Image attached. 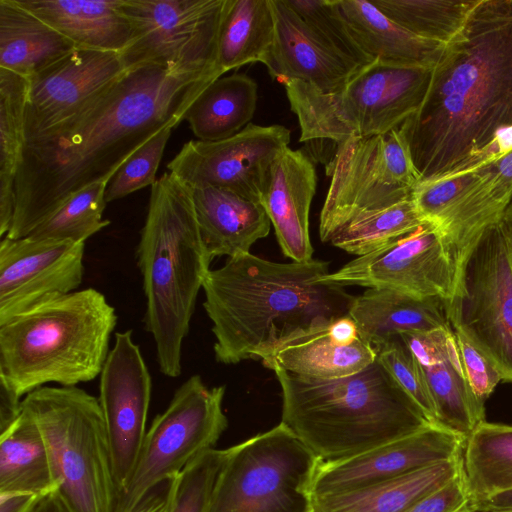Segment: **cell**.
Listing matches in <instances>:
<instances>
[{
  "instance_id": "1",
  "label": "cell",
  "mask_w": 512,
  "mask_h": 512,
  "mask_svg": "<svg viewBox=\"0 0 512 512\" xmlns=\"http://www.w3.org/2000/svg\"><path fill=\"white\" fill-rule=\"evenodd\" d=\"M220 72L161 65L128 70L72 118L27 139L14 188V216L5 237H27L69 197L109 182L156 133L176 127Z\"/></svg>"
},
{
  "instance_id": "2",
  "label": "cell",
  "mask_w": 512,
  "mask_h": 512,
  "mask_svg": "<svg viewBox=\"0 0 512 512\" xmlns=\"http://www.w3.org/2000/svg\"><path fill=\"white\" fill-rule=\"evenodd\" d=\"M511 126L512 0H480L399 129L420 182H430L476 158Z\"/></svg>"
},
{
  "instance_id": "3",
  "label": "cell",
  "mask_w": 512,
  "mask_h": 512,
  "mask_svg": "<svg viewBox=\"0 0 512 512\" xmlns=\"http://www.w3.org/2000/svg\"><path fill=\"white\" fill-rule=\"evenodd\" d=\"M329 263H277L251 253L228 258L203 282L215 359L236 364L269 357L288 340L349 315L355 296L325 281Z\"/></svg>"
},
{
  "instance_id": "4",
  "label": "cell",
  "mask_w": 512,
  "mask_h": 512,
  "mask_svg": "<svg viewBox=\"0 0 512 512\" xmlns=\"http://www.w3.org/2000/svg\"><path fill=\"white\" fill-rule=\"evenodd\" d=\"M272 370L281 387V423L321 462L354 457L433 424L377 357L331 380Z\"/></svg>"
},
{
  "instance_id": "5",
  "label": "cell",
  "mask_w": 512,
  "mask_h": 512,
  "mask_svg": "<svg viewBox=\"0 0 512 512\" xmlns=\"http://www.w3.org/2000/svg\"><path fill=\"white\" fill-rule=\"evenodd\" d=\"M146 309L160 372L178 377L182 346L211 259L201 239L190 189L169 172L151 186L136 248Z\"/></svg>"
},
{
  "instance_id": "6",
  "label": "cell",
  "mask_w": 512,
  "mask_h": 512,
  "mask_svg": "<svg viewBox=\"0 0 512 512\" xmlns=\"http://www.w3.org/2000/svg\"><path fill=\"white\" fill-rule=\"evenodd\" d=\"M116 324L115 308L94 288L38 306L0 326V379L20 397L47 383L92 381Z\"/></svg>"
},
{
  "instance_id": "7",
  "label": "cell",
  "mask_w": 512,
  "mask_h": 512,
  "mask_svg": "<svg viewBox=\"0 0 512 512\" xmlns=\"http://www.w3.org/2000/svg\"><path fill=\"white\" fill-rule=\"evenodd\" d=\"M432 69L375 60L332 93L286 81V95L301 130L299 140L334 147L350 138L399 128L422 103Z\"/></svg>"
},
{
  "instance_id": "8",
  "label": "cell",
  "mask_w": 512,
  "mask_h": 512,
  "mask_svg": "<svg viewBox=\"0 0 512 512\" xmlns=\"http://www.w3.org/2000/svg\"><path fill=\"white\" fill-rule=\"evenodd\" d=\"M22 408L43 434L70 512H115L119 492L98 398L76 386H43L24 397Z\"/></svg>"
},
{
  "instance_id": "9",
  "label": "cell",
  "mask_w": 512,
  "mask_h": 512,
  "mask_svg": "<svg viewBox=\"0 0 512 512\" xmlns=\"http://www.w3.org/2000/svg\"><path fill=\"white\" fill-rule=\"evenodd\" d=\"M320 462L280 422L228 448L208 512H313Z\"/></svg>"
},
{
  "instance_id": "10",
  "label": "cell",
  "mask_w": 512,
  "mask_h": 512,
  "mask_svg": "<svg viewBox=\"0 0 512 512\" xmlns=\"http://www.w3.org/2000/svg\"><path fill=\"white\" fill-rule=\"evenodd\" d=\"M444 304L452 328L512 383V255L501 219L467 248Z\"/></svg>"
},
{
  "instance_id": "11",
  "label": "cell",
  "mask_w": 512,
  "mask_h": 512,
  "mask_svg": "<svg viewBox=\"0 0 512 512\" xmlns=\"http://www.w3.org/2000/svg\"><path fill=\"white\" fill-rule=\"evenodd\" d=\"M326 171L330 184L320 213L322 242L362 214L412 199L420 182L399 128L335 145Z\"/></svg>"
},
{
  "instance_id": "12",
  "label": "cell",
  "mask_w": 512,
  "mask_h": 512,
  "mask_svg": "<svg viewBox=\"0 0 512 512\" xmlns=\"http://www.w3.org/2000/svg\"><path fill=\"white\" fill-rule=\"evenodd\" d=\"M224 395L225 386L210 388L197 374L177 388L168 407L147 430L115 512H131L153 487L177 476L198 455L214 448L228 426Z\"/></svg>"
},
{
  "instance_id": "13",
  "label": "cell",
  "mask_w": 512,
  "mask_h": 512,
  "mask_svg": "<svg viewBox=\"0 0 512 512\" xmlns=\"http://www.w3.org/2000/svg\"><path fill=\"white\" fill-rule=\"evenodd\" d=\"M226 0H122L133 30L120 53L128 70L161 65L183 71L222 72L218 36Z\"/></svg>"
},
{
  "instance_id": "14",
  "label": "cell",
  "mask_w": 512,
  "mask_h": 512,
  "mask_svg": "<svg viewBox=\"0 0 512 512\" xmlns=\"http://www.w3.org/2000/svg\"><path fill=\"white\" fill-rule=\"evenodd\" d=\"M290 137L282 125L249 123L226 139L189 140L167 168L189 188L216 187L260 202L271 166Z\"/></svg>"
},
{
  "instance_id": "15",
  "label": "cell",
  "mask_w": 512,
  "mask_h": 512,
  "mask_svg": "<svg viewBox=\"0 0 512 512\" xmlns=\"http://www.w3.org/2000/svg\"><path fill=\"white\" fill-rule=\"evenodd\" d=\"M454 278L455 267L441 233L425 221L322 279L341 285L394 289L445 302L452 294Z\"/></svg>"
},
{
  "instance_id": "16",
  "label": "cell",
  "mask_w": 512,
  "mask_h": 512,
  "mask_svg": "<svg viewBox=\"0 0 512 512\" xmlns=\"http://www.w3.org/2000/svg\"><path fill=\"white\" fill-rule=\"evenodd\" d=\"M152 379L132 331L116 332L100 374L99 403L119 495L127 486L146 435Z\"/></svg>"
},
{
  "instance_id": "17",
  "label": "cell",
  "mask_w": 512,
  "mask_h": 512,
  "mask_svg": "<svg viewBox=\"0 0 512 512\" xmlns=\"http://www.w3.org/2000/svg\"><path fill=\"white\" fill-rule=\"evenodd\" d=\"M85 243L1 238L0 326L47 302L77 291Z\"/></svg>"
},
{
  "instance_id": "18",
  "label": "cell",
  "mask_w": 512,
  "mask_h": 512,
  "mask_svg": "<svg viewBox=\"0 0 512 512\" xmlns=\"http://www.w3.org/2000/svg\"><path fill=\"white\" fill-rule=\"evenodd\" d=\"M127 72L118 52L75 48L31 77L26 140L83 111Z\"/></svg>"
},
{
  "instance_id": "19",
  "label": "cell",
  "mask_w": 512,
  "mask_h": 512,
  "mask_svg": "<svg viewBox=\"0 0 512 512\" xmlns=\"http://www.w3.org/2000/svg\"><path fill=\"white\" fill-rule=\"evenodd\" d=\"M466 438L432 424L416 433L335 462H320L313 496L360 489L463 454Z\"/></svg>"
},
{
  "instance_id": "20",
  "label": "cell",
  "mask_w": 512,
  "mask_h": 512,
  "mask_svg": "<svg viewBox=\"0 0 512 512\" xmlns=\"http://www.w3.org/2000/svg\"><path fill=\"white\" fill-rule=\"evenodd\" d=\"M415 356L431 398L438 424L466 439L485 422L484 402L470 387L452 326L399 335Z\"/></svg>"
},
{
  "instance_id": "21",
  "label": "cell",
  "mask_w": 512,
  "mask_h": 512,
  "mask_svg": "<svg viewBox=\"0 0 512 512\" xmlns=\"http://www.w3.org/2000/svg\"><path fill=\"white\" fill-rule=\"evenodd\" d=\"M271 5L275 38L263 64L273 80L301 81L322 93H332L361 70L334 53L285 0H271Z\"/></svg>"
},
{
  "instance_id": "22",
  "label": "cell",
  "mask_w": 512,
  "mask_h": 512,
  "mask_svg": "<svg viewBox=\"0 0 512 512\" xmlns=\"http://www.w3.org/2000/svg\"><path fill=\"white\" fill-rule=\"evenodd\" d=\"M316 185L312 160L287 147L274 160L260 197L282 252L295 262L312 260L309 211Z\"/></svg>"
},
{
  "instance_id": "23",
  "label": "cell",
  "mask_w": 512,
  "mask_h": 512,
  "mask_svg": "<svg viewBox=\"0 0 512 512\" xmlns=\"http://www.w3.org/2000/svg\"><path fill=\"white\" fill-rule=\"evenodd\" d=\"M376 357L346 315L288 340L262 363L271 370L278 366L303 377L331 380L359 372Z\"/></svg>"
},
{
  "instance_id": "24",
  "label": "cell",
  "mask_w": 512,
  "mask_h": 512,
  "mask_svg": "<svg viewBox=\"0 0 512 512\" xmlns=\"http://www.w3.org/2000/svg\"><path fill=\"white\" fill-rule=\"evenodd\" d=\"M189 189L201 239L211 260L250 253L252 245L268 235L271 222L259 201L216 187Z\"/></svg>"
},
{
  "instance_id": "25",
  "label": "cell",
  "mask_w": 512,
  "mask_h": 512,
  "mask_svg": "<svg viewBox=\"0 0 512 512\" xmlns=\"http://www.w3.org/2000/svg\"><path fill=\"white\" fill-rule=\"evenodd\" d=\"M480 177L433 223L455 266L471 243L501 219L512 200V149L478 169Z\"/></svg>"
},
{
  "instance_id": "26",
  "label": "cell",
  "mask_w": 512,
  "mask_h": 512,
  "mask_svg": "<svg viewBox=\"0 0 512 512\" xmlns=\"http://www.w3.org/2000/svg\"><path fill=\"white\" fill-rule=\"evenodd\" d=\"M360 336L374 348L407 332L451 326L444 301L388 288H368L349 310Z\"/></svg>"
},
{
  "instance_id": "27",
  "label": "cell",
  "mask_w": 512,
  "mask_h": 512,
  "mask_svg": "<svg viewBox=\"0 0 512 512\" xmlns=\"http://www.w3.org/2000/svg\"><path fill=\"white\" fill-rule=\"evenodd\" d=\"M77 48L121 53L131 42L132 25L122 0H16Z\"/></svg>"
},
{
  "instance_id": "28",
  "label": "cell",
  "mask_w": 512,
  "mask_h": 512,
  "mask_svg": "<svg viewBox=\"0 0 512 512\" xmlns=\"http://www.w3.org/2000/svg\"><path fill=\"white\" fill-rule=\"evenodd\" d=\"M333 2L355 41L373 61L432 69L444 51L445 44L412 33L383 14L371 1Z\"/></svg>"
},
{
  "instance_id": "29",
  "label": "cell",
  "mask_w": 512,
  "mask_h": 512,
  "mask_svg": "<svg viewBox=\"0 0 512 512\" xmlns=\"http://www.w3.org/2000/svg\"><path fill=\"white\" fill-rule=\"evenodd\" d=\"M462 470L463 454L360 489L313 496V512H405Z\"/></svg>"
},
{
  "instance_id": "30",
  "label": "cell",
  "mask_w": 512,
  "mask_h": 512,
  "mask_svg": "<svg viewBox=\"0 0 512 512\" xmlns=\"http://www.w3.org/2000/svg\"><path fill=\"white\" fill-rule=\"evenodd\" d=\"M75 48L16 0H0V68L30 79Z\"/></svg>"
},
{
  "instance_id": "31",
  "label": "cell",
  "mask_w": 512,
  "mask_h": 512,
  "mask_svg": "<svg viewBox=\"0 0 512 512\" xmlns=\"http://www.w3.org/2000/svg\"><path fill=\"white\" fill-rule=\"evenodd\" d=\"M58 488L43 434L22 408L18 419L0 434V493L43 496Z\"/></svg>"
},
{
  "instance_id": "32",
  "label": "cell",
  "mask_w": 512,
  "mask_h": 512,
  "mask_svg": "<svg viewBox=\"0 0 512 512\" xmlns=\"http://www.w3.org/2000/svg\"><path fill=\"white\" fill-rule=\"evenodd\" d=\"M257 83L248 75L233 73L212 82L185 114L198 140L218 141L244 129L254 116Z\"/></svg>"
},
{
  "instance_id": "33",
  "label": "cell",
  "mask_w": 512,
  "mask_h": 512,
  "mask_svg": "<svg viewBox=\"0 0 512 512\" xmlns=\"http://www.w3.org/2000/svg\"><path fill=\"white\" fill-rule=\"evenodd\" d=\"M275 38L271 0H226L218 36V65L223 73L264 63Z\"/></svg>"
},
{
  "instance_id": "34",
  "label": "cell",
  "mask_w": 512,
  "mask_h": 512,
  "mask_svg": "<svg viewBox=\"0 0 512 512\" xmlns=\"http://www.w3.org/2000/svg\"><path fill=\"white\" fill-rule=\"evenodd\" d=\"M29 79L0 68V237L14 216V188L26 142L25 110Z\"/></svg>"
},
{
  "instance_id": "35",
  "label": "cell",
  "mask_w": 512,
  "mask_h": 512,
  "mask_svg": "<svg viewBox=\"0 0 512 512\" xmlns=\"http://www.w3.org/2000/svg\"><path fill=\"white\" fill-rule=\"evenodd\" d=\"M463 468L473 503L512 489V425L481 423L466 439Z\"/></svg>"
},
{
  "instance_id": "36",
  "label": "cell",
  "mask_w": 512,
  "mask_h": 512,
  "mask_svg": "<svg viewBox=\"0 0 512 512\" xmlns=\"http://www.w3.org/2000/svg\"><path fill=\"white\" fill-rule=\"evenodd\" d=\"M480 0H372L391 20L412 33L447 44L465 26Z\"/></svg>"
},
{
  "instance_id": "37",
  "label": "cell",
  "mask_w": 512,
  "mask_h": 512,
  "mask_svg": "<svg viewBox=\"0 0 512 512\" xmlns=\"http://www.w3.org/2000/svg\"><path fill=\"white\" fill-rule=\"evenodd\" d=\"M425 221L410 199L356 217L330 243L360 257L386 246Z\"/></svg>"
},
{
  "instance_id": "38",
  "label": "cell",
  "mask_w": 512,
  "mask_h": 512,
  "mask_svg": "<svg viewBox=\"0 0 512 512\" xmlns=\"http://www.w3.org/2000/svg\"><path fill=\"white\" fill-rule=\"evenodd\" d=\"M109 182L102 181L83 188L44 219L27 237L34 240H68L85 243L110 224L103 219L105 193Z\"/></svg>"
},
{
  "instance_id": "39",
  "label": "cell",
  "mask_w": 512,
  "mask_h": 512,
  "mask_svg": "<svg viewBox=\"0 0 512 512\" xmlns=\"http://www.w3.org/2000/svg\"><path fill=\"white\" fill-rule=\"evenodd\" d=\"M310 29L340 58L360 70L374 62L358 45L333 0H285Z\"/></svg>"
},
{
  "instance_id": "40",
  "label": "cell",
  "mask_w": 512,
  "mask_h": 512,
  "mask_svg": "<svg viewBox=\"0 0 512 512\" xmlns=\"http://www.w3.org/2000/svg\"><path fill=\"white\" fill-rule=\"evenodd\" d=\"M227 457L228 448H212L192 460L178 475L170 512H208Z\"/></svg>"
},
{
  "instance_id": "41",
  "label": "cell",
  "mask_w": 512,
  "mask_h": 512,
  "mask_svg": "<svg viewBox=\"0 0 512 512\" xmlns=\"http://www.w3.org/2000/svg\"><path fill=\"white\" fill-rule=\"evenodd\" d=\"M172 129L166 127L156 133L125 161L107 185V203L152 186L156 182V172Z\"/></svg>"
},
{
  "instance_id": "42",
  "label": "cell",
  "mask_w": 512,
  "mask_h": 512,
  "mask_svg": "<svg viewBox=\"0 0 512 512\" xmlns=\"http://www.w3.org/2000/svg\"><path fill=\"white\" fill-rule=\"evenodd\" d=\"M374 349L377 359L397 383L419 405L427 418L433 424H438L435 406L422 370L402 338L394 337Z\"/></svg>"
},
{
  "instance_id": "43",
  "label": "cell",
  "mask_w": 512,
  "mask_h": 512,
  "mask_svg": "<svg viewBox=\"0 0 512 512\" xmlns=\"http://www.w3.org/2000/svg\"><path fill=\"white\" fill-rule=\"evenodd\" d=\"M479 177L476 170L432 182H420L414 188L412 200L422 218L434 223Z\"/></svg>"
},
{
  "instance_id": "44",
  "label": "cell",
  "mask_w": 512,
  "mask_h": 512,
  "mask_svg": "<svg viewBox=\"0 0 512 512\" xmlns=\"http://www.w3.org/2000/svg\"><path fill=\"white\" fill-rule=\"evenodd\" d=\"M467 381L482 402L488 399L502 376L492 362L463 334L454 330Z\"/></svg>"
},
{
  "instance_id": "45",
  "label": "cell",
  "mask_w": 512,
  "mask_h": 512,
  "mask_svg": "<svg viewBox=\"0 0 512 512\" xmlns=\"http://www.w3.org/2000/svg\"><path fill=\"white\" fill-rule=\"evenodd\" d=\"M405 512H475L464 468L443 487L418 500Z\"/></svg>"
},
{
  "instance_id": "46",
  "label": "cell",
  "mask_w": 512,
  "mask_h": 512,
  "mask_svg": "<svg viewBox=\"0 0 512 512\" xmlns=\"http://www.w3.org/2000/svg\"><path fill=\"white\" fill-rule=\"evenodd\" d=\"M178 475L153 487L131 512H170Z\"/></svg>"
},
{
  "instance_id": "47",
  "label": "cell",
  "mask_w": 512,
  "mask_h": 512,
  "mask_svg": "<svg viewBox=\"0 0 512 512\" xmlns=\"http://www.w3.org/2000/svg\"><path fill=\"white\" fill-rule=\"evenodd\" d=\"M20 396L0 379V434L5 432L21 415Z\"/></svg>"
},
{
  "instance_id": "48",
  "label": "cell",
  "mask_w": 512,
  "mask_h": 512,
  "mask_svg": "<svg viewBox=\"0 0 512 512\" xmlns=\"http://www.w3.org/2000/svg\"><path fill=\"white\" fill-rule=\"evenodd\" d=\"M39 497L26 493H0V512H30Z\"/></svg>"
},
{
  "instance_id": "49",
  "label": "cell",
  "mask_w": 512,
  "mask_h": 512,
  "mask_svg": "<svg viewBox=\"0 0 512 512\" xmlns=\"http://www.w3.org/2000/svg\"><path fill=\"white\" fill-rule=\"evenodd\" d=\"M475 512H512V489L473 503Z\"/></svg>"
},
{
  "instance_id": "50",
  "label": "cell",
  "mask_w": 512,
  "mask_h": 512,
  "mask_svg": "<svg viewBox=\"0 0 512 512\" xmlns=\"http://www.w3.org/2000/svg\"><path fill=\"white\" fill-rule=\"evenodd\" d=\"M30 512H70L58 490L39 497Z\"/></svg>"
},
{
  "instance_id": "51",
  "label": "cell",
  "mask_w": 512,
  "mask_h": 512,
  "mask_svg": "<svg viewBox=\"0 0 512 512\" xmlns=\"http://www.w3.org/2000/svg\"><path fill=\"white\" fill-rule=\"evenodd\" d=\"M501 222L506 231L507 238L509 241L510 250H511V255H512V200L510 201L509 205L506 207V209L501 217Z\"/></svg>"
}]
</instances>
